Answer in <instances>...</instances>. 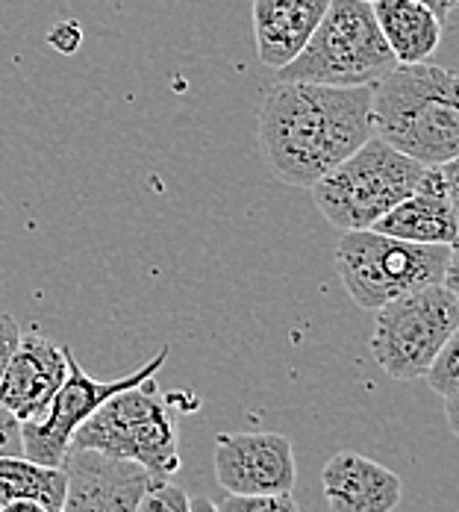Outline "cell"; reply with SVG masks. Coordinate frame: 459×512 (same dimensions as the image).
<instances>
[{
    "label": "cell",
    "instance_id": "cell-1",
    "mask_svg": "<svg viewBox=\"0 0 459 512\" xmlns=\"http://www.w3.org/2000/svg\"><path fill=\"white\" fill-rule=\"evenodd\" d=\"M256 133L274 177L312 189L374 136L371 86L277 80L262 98Z\"/></svg>",
    "mask_w": 459,
    "mask_h": 512
},
{
    "label": "cell",
    "instance_id": "cell-2",
    "mask_svg": "<svg viewBox=\"0 0 459 512\" xmlns=\"http://www.w3.org/2000/svg\"><path fill=\"white\" fill-rule=\"evenodd\" d=\"M371 127L424 165L459 156V71L448 65H398L371 86Z\"/></svg>",
    "mask_w": 459,
    "mask_h": 512
},
{
    "label": "cell",
    "instance_id": "cell-3",
    "mask_svg": "<svg viewBox=\"0 0 459 512\" xmlns=\"http://www.w3.org/2000/svg\"><path fill=\"white\" fill-rule=\"evenodd\" d=\"M198 407L192 392H159L151 377L98 407L74 433L71 448L136 462L151 477H174L180 471V415Z\"/></svg>",
    "mask_w": 459,
    "mask_h": 512
},
{
    "label": "cell",
    "instance_id": "cell-4",
    "mask_svg": "<svg viewBox=\"0 0 459 512\" xmlns=\"http://www.w3.org/2000/svg\"><path fill=\"white\" fill-rule=\"evenodd\" d=\"M395 68L398 59L380 33L374 3L330 0L312 39L286 68L277 71V80H301L324 86H374Z\"/></svg>",
    "mask_w": 459,
    "mask_h": 512
},
{
    "label": "cell",
    "instance_id": "cell-5",
    "mask_svg": "<svg viewBox=\"0 0 459 512\" xmlns=\"http://www.w3.org/2000/svg\"><path fill=\"white\" fill-rule=\"evenodd\" d=\"M427 165L380 136H371L309 192L321 215L339 230H368L421 183Z\"/></svg>",
    "mask_w": 459,
    "mask_h": 512
},
{
    "label": "cell",
    "instance_id": "cell-6",
    "mask_svg": "<svg viewBox=\"0 0 459 512\" xmlns=\"http://www.w3.org/2000/svg\"><path fill=\"white\" fill-rule=\"evenodd\" d=\"M448 245H418L380 230H345L336 245V271L359 309H377L407 292L445 283Z\"/></svg>",
    "mask_w": 459,
    "mask_h": 512
},
{
    "label": "cell",
    "instance_id": "cell-7",
    "mask_svg": "<svg viewBox=\"0 0 459 512\" xmlns=\"http://www.w3.org/2000/svg\"><path fill=\"white\" fill-rule=\"evenodd\" d=\"M457 327V292L445 283L424 286L377 309L371 354L392 380H424Z\"/></svg>",
    "mask_w": 459,
    "mask_h": 512
},
{
    "label": "cell",
    "instance_id": "cell-8",
    "mask_svg": "<svg viewBox=\"0 0 459 512\" xmlns=\"http://www.w3.org/2000/svg\"><path fill=\"white\" fill-rule=\"evenodd\" d=\"M171 354V348H162L153 359H148L142 368H136L127 377L118 380H95L89 377L77 357L68 351V374L65 383L59 386V392L53 395L48 410L42 412L33 421H21V445H24V457L42 465H65L74 433L80 430L83 421H89L98 407H103L112 395L133 389L145 380L156 377V371L165 365V359Z\"/></svg>",
    "mask_w": 459,
    "mask_h": 512
},
{
    "label": "cell",
    "instance_id": "cell-9",
    "mask_svg": "<svg viewBox=\"0 0 459 512\" xmlns=\"http://www.w3.org/2000/svg\"><path fill=\"white\" fill-rule=\"evenodd\" d=\"M215 477L230 495L292 492L298 465L283 433H221L215 439Z\"/></svg>",
    "mask_w": 459,
    "mask_h": 512
},
{
    "label": "cell",
    "instance_id": "cell-10",
    "mask_svg": "<svg viewBox=\"0 0 459 512\" xmlns=\"http://www.w3.org/2000/svg\"><path fill=\"white\" fill-rule=\"evenodd\" d=\"M68 374V348L42 333H21V342L0 380V407L18 421H33L48 410Z\"/></svg>",
    "mask_w": 459,
    "mask_h": 512
},
{
    "label": "cell",
    "instance_id": "cell-11",
    "mask_svg": "<svg viewBox=\"0 0 459 512\" xmlns=\"http://www.w3.org/2000/svg\"><path fill=\"white\" fill-rule=\"evenodd\" d=\"M321 489L333 512H392L401 504V477L377 460L342 451L321 468Z\"/></svg>",
    "mask_w": 459,
    "mask_h": 512
},
{
    "label": "cell",
    "instance_id": "cell-12",
    "mask_svg": "<svg viewBox=\"0 0 459 512\" xmlns=\"http://www.w3.org/2000/svg\"><path fill=\"white\" fill-rule=\"evenodd\" d=\"M371 230L398 236L418 245H454L459 239V215L448 201L439 165H427L421 183L398 206H392Z\"/></svg>",
    "mask_w": 459,
    "mask_h": 512
},
{
    "label": "cell",
    "instance_id": "cell-13",
    "mask_svg": "<svg viewBox=\"0 0 459 512\" xmlns=\"http://www.w3.org/2000/svg\"><path fill=\"white\" fill-rule=\"evenodd\" d=\"M330 0H254V42L262 65L286 68L321 24Z\"/></svg>",
    "mask_w": 459,
    "mask_h": 512
},
{
    "label": "cell",
    "instance_id": "cell-14",
    "mask_svg": "<svg viewBox=\"0 0 459 512\" xmlns=\"http://www.w3.org/2000/svg\"><path fill=\"white\" fill-rule=\"evenodd\" d=\"M374 15L398 65L430 62L442 48L445 24L418 0H374Z\"/></svg>",
    "mask_w": 459,
    "mask_h": 512
},
{
    "label": "cell",
    "instance_id": "cell-15",
    "mask_svg": "<svg viewBox=\"0 0 459 512\" xmlns=\"http://www.w3.org/2000/svg\"><path fill=\"white\" fill-rule=\"evenodd\" d=\"M0 498L3 501H39L51 512H62L68 498V471L65 465H42L18 457H0Z\"/></svg>",
    "mask_w": 459,
    "mask_h": 512
},
{
    "label": "cell",
    "instance_id": "cell-16",
    "mask_svg": "<svg viewBox=\"0 0 459 512\" xmlns=\"http://www.w3.org/2000/svg\"><path fill=\"white\" fill-rule=\"evenodd\" d=\"M136 512H192V498L171 483V477H151Z\"/></svg>",
    "mask_w": 459,
    "mask_h": 512
},
{
    "label": "cell",
    "instance_id": "cell-17",
    "mask_svg": "<svg viewBox=\"0 0 459 512\" xmlns=\"http://www.w3.org/2000/svg\"><path fill=\"white\" fill-rule=\"evenodd\" d=\"M424 380L442 398H448L451 392L459 389V327L451 333V339L445 342V348L439 351V357L430 365V371H427Z\"/></svg>",
    "mask_w": 459,
    "mask_h": 512
},
{
    "label": "cell",
    "instance_id": "cell-18",
    "mask_svg": "<svg viewBox=\"0 0 459 512\" xmlns=\"http://www.w3.org/2000/svg\"><path fill=\"white\" fill-rule=\"evenodd\" d=\"M218 512H301L292 492L277 495H224L218 504Z\"/></svg>",
    "mask_w": 459,
    "mask_h": 512
},
{
    "label": "cell",
    "instance_id": "cell-19",
    "mask_svg": "<svg viewBox=\"0 0 459 512\" xmlns=\"http://www.w3.org/2000/svg\"><path fill=\"white\" fill-rule=\"evenodd\" d=\"M18 454H24L21 421L12 412L0 407V457H18Z\"/></svg>",
    "mask_w": 459,
    "mask_h": 512
},
{
    "label": "cell",
    "instance_id": "cell-20",
    "mask_svg": "<svg viewBox=\"0 0 459 512\" xmlns=\"http://www.w3.org/2000/svg\"><path fill=\"white\" fill-rule=\"evenodd\" d=\"M18 342H21V327H18V321H15L9 312H0V380H3V371H6L9 359L15 354Z\"/></svg>",
    "mask_w": 459,
    "mask_h": 512
},
{
    "label": "cell",
    "instance_id": "cell-21",
    "mask_svg": "<svg viewBox=\"0 0 459 512\" xmlns=\"http://www.w3.org/2000/svg\"><path fill=\"white\" fill-rule=\"evenodd\" d=\"M439 174H442V183H445V192H448V201L454 204L459 215V156L448 159L439 165Z\"/></svg>",
    "mask_w": 459,
    "mask_h": 512
},
{
    "label": "cell",
    "instance_id": "cell-22",
    "mask_svg": "<svg viewBox=\"0 0 459 512\" xmlns=\"http://www.w3.org/2000/svg\"><path fill=\"white\" fill-rule=\"evenodd\" d=\"M445 286L459 295V239L451 245V259H448V274H445Z\"/></svg>",
    "mask_w": 459,
    "mask_h": 512
},
{
    "label": "cell",
    "instance_id": "cell-23",
    "mask_svg": "<svg viewBox=\"0 0 459 512\" xmlns=\"http://www.w3.org/2000/svg\"><path fill=\"white\" fill-rule=\"evenodd\" d=\"M0 512H51L45 504L39 501H27V498H18V501H3Z\"/></svg>",
    "mask_w": 459,
    "mask_h": 512
},
{
    "label": "cell",
    "instance_id": "cell-24",
    "mask_svg": "<svg viewBox=\"0 0 459 512\" xmlns=\"http://www.w3.org/2000/svg\"><path fill=\"white\" fill-rule=\"evenodd\" d=\"M445 418H448V427H451V433L459 439V389L457 392H451L448 398H445Z\"/></svg>",
    "mask_w": 459,
    "mask_h": 512
},
{
    "label": "cell",
    "instance_id": "cell-25",
    "mask_svg": "<svg viewBox=\"0 0 459 512\" xmlns=\"http://www.w3.org/2000/svg\"><path fill=\"white\" fill-rule=\"evenodd\" d=\"M418 3H424V6H430L439 18H442V24H445V18L451 15V9L457 6V0H418Z\"/></svg>",
    "mask_w": 459,
    "mask_h": 512
},
{
    "label": "cell",
    "instance_id": "cell-26",
    "mask_svg": "<svg viewBox=\"0 0 459 512\" xmlns=\"http://www.w3.org/2000/svg\"><path fill=\"white\" fill-rule=\"evenodd\" d=\"M445 36L457 39V45H459V0H457V6L451 9V15L445 18Z\"/></svg>",
    "mask_w": 459,
    "mask_h": 512
},
{
    "label": "cell",
    "instance_id": "cell-27",
    "mask_svg": "<svg viewBox=\"0 0 459 512\" xmlns=\"http://www.w3.org/2000/svg\"><path fill=\"white\" fill-rule=\"evenodd\" d=\"M192 512H218V507L201 495V498H192Z\"/></svg>",
    "mask_w": 459,
    "mask_h": 512
},
{
    "label": "cell",
    "instance_id": "cell-28",
    "mask_svg": "<svg viewBox=\"0 0 459 512\" xmlns=\"http://www.w3.org/2000/svg\"><path fill=\"white\" fill-rule=\"evenodd\" d=\"M368 3H374V0H368Z\"/></svg>",
    "mask_w": 459,
    "mask_h": 512
},
{
    "label": "cell",
    "instance_id": "cell-29",
    "mask_svg": "<svg viewBox=\"0 0 459 512\" xmlns=\"http://www.w3.org/2000/svg\"><path fill=\"white\" fill-rule=\"evenodd\" d=\"M0 504H3V498H0Z\"/></svg>",
    "mask_w": 459,
    "mask_h": 512
}]
</instances>
